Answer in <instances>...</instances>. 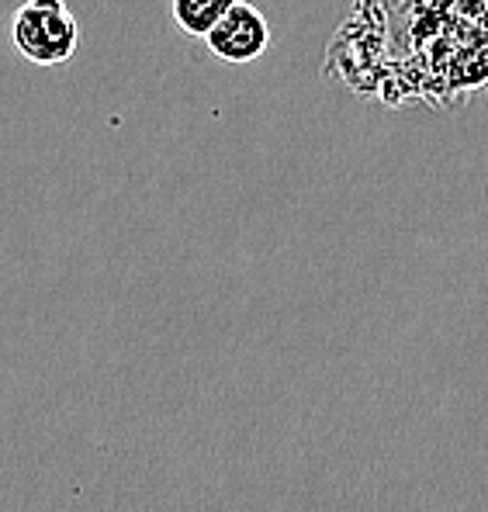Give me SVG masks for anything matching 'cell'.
<instances>
[{
  "label": "cell",
  "instance_id": "7a4b0ae2",
  "mask_svg": "<svg viewBox=\"0 0 488 512\" xmlns=\"http://www.w3.org/2000/svg\"><path fill=\"white\" fill-rule=\"evenodd\" d=\"M205 49L225 66H250L270 49V25L267 14L250 0H239L229 14L212 28Z\"/></svg>",
  "mask_w": 488,
  "mask_h": 512
},
{
  "label": "cell",
  "instance_id": "277c9868",
  "mask_svg": "<svg viewBox=\"0 0 488 512\" xmlns=\"http://www.w3.org/2000/svg\"><path fill=\"white\" fill-rule=\"evenodd\" d=\"M485 97H488V80H485Z\"/></svg>",
  "mask_w": 488,
  "mask_h": 512
},
{
  "label": "cell",
  "instance_id": "3957f363",
  "mask_svg": "<svg viewBox=\"0 0 488 512\" xmlns=\"http://www.w3.org/2000/svg\"><path fill=\"white\" fill-rule=\"evenodd\" d=\"M239 0H170V18L187 39L205 42L212 28L219 25L225 14L236 7Z\"/></svg>",
  "mask_w": 488,
  "mask_h": 512
},
{
  "label": "cell",
  "instance_id": "6da1fadb",
  "mask_svg": "<svg viewBox=\"0 0 488 512\" xmlns=\"http://www.w3.org/2000/svg\"><path fill=\"white\" fill-rule=\"evenodd\" d=\"M7 39L32 66H63L77 56L80 25L66 0H25L11 14Z\"/></svg>",
  "mask_w": 488,
  "mask_h": 512
}]
</instances>
